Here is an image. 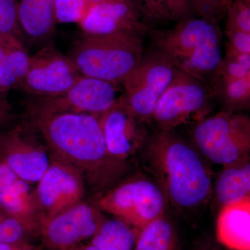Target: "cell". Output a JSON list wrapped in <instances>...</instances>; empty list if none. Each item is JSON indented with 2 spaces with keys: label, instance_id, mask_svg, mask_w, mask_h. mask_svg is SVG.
I'll use <instances>...</instances> for the list:
<instances>
[{
  "label": "cell",
  "instance_id": "cell-37",
  "mask_svg": "<svg viewBox=\"0 0 250 250\" xmlns=\"http://www.w3.org/2000/svg\"><path fill=\"white\" fill-rule=\"evenodd\" d=\"M5 55H6V49L0 43V61L4 58Z\"/></svg>",
  "mask_w": 250,
  "mask_h": 250
},
{
  "label": "cell",
  "instance_id": "cell-3",
  "mask_svg": "<svg viewBox=\"0 0 250 250\" xmlns=\"http://www.w3.org/2000/svg\"><path fill=\"white\" fill-rule=\"evenodd\" d=\"M152 34L159 52L177 70L199 80L214 75L223 59L216 22L190 17L178 22L173 29Z\"/></svg>",
  "mask_w": 250,
  "mask_h": 250
},
{
  "label": "cell",
  "instance_id": "cell-26",
  "mask_svg": "<svg viewBox=\"0 0 250 250\" xmlns=\"http://www.w3.org/2000/svg\"><path fill=\"white\" fill-rule=\"evenodd\" d=\"M56 24H80L90 6L87 0H54Z\"/></svg>",
  "mask_w": 250,
  "mask_h": 250
},
{
  "label": "cell",
  "instance_id": "cell-18",
  "mask_svg": "<svg viewBox=\"0 0 250 250\" xmlns=\"http://www.w3.org/2000/svg\"><path fill=\"white\" fill-rule=\"evenodd\" d=\"M54 0H18V19L23 36L36 42L51 37L55 29Z\"/></svg>",
  "mask_w": 250,
  "mask_h": 250
},
{
  "label": "cell",
  "instance_id": "cell-25",
  "mask_svg": "<svg viewBox=\"0 0 250 250\" xmlns=\"http://www.w3.org/2000/svg\"><path fill=\"white\" fill-rule=\"evenodd\" d=\"M215 90L229 108L243 107L250 103V76L239 80L218 82Z\"/></svg>",
  "mask_w": 250,
  "mask_h": 250
},
{
  "label": "cell",
  "instance_id": "cell-7",
  "mask_svg": "<svg viewBox=\"0 0 250 250\" xmlns=\"http://www.w3.org/2000/svg\"><path fill=\"white\" fill-rule=\"evenodd\" d=\"M100 210L115 215L141 231L164 215L165 198L162 190L146 179L117 186L97 202Z\"/></svg>",
  "mask_w": 250,
  "mask_h": 250
},
{
  "label": "cell",
  "instance_id": "cell-20",
  "mask_svg": "<svg viewBox=\"0 0 250 250\" xmlns=\"http://www.w3.org/2000/svg\"><path fill=\"white\" fill-rule=\"evenodd\" d=\"M139 232L121 219H105L90 244L99 250H134Z\"/></svg>",
  "mask_w": 250,
  "mask_h": 250
},
{
  "label": "cell",
  "instance_id": "cell-41",
  "mask_svg": "<svg viewBox=\"0 0 250 250\" xmlns=\"http://www.w3.org/2000/svg\"><path fill=\"white\" fill-rule=\"evenodd\" d=\"M79 246L75 247V248H70V249L62 250H80L79 249Z\"/></svg>",
  "mask_w": 250,
  "mask_h": 250
},
{
  "label": "cell",
  "instance_id": "cell-24",
  "mask_svg": "<svg viewBox=\"0 0 250 250\" xmlns=\"http://www.w3.org/2000/svg\"><path fill=\"white\" fill-rule=\"evenodd\" d=\"M250 76V54L239 53L226 49L214 77L217 82L239 80Z\"/></svg>",
  "mask_w": 250,
  "mask_h": 250
},
{
  "label": "cell",
  "instance_id": "cell-4",
  "mask_svg": "<svg viewBox=\"0 0 250 250\" xmlns=\"http://www.w3.org/2000/svg\"><path fill=\"white\" fill-rule=\"evenodd\" d=\"M142 36L133 32L101 36L83 34L75 41L68 57L82 76L119 83L142 59Z\"/></svg>",
  "mask_w": 250,
  "mask_h": 250
},
{
  "label": "cell",
  "instance_id": "cell-29",
  "mask_svg": "<svg viewBox=\"0 0 250 250\" xmlns=\"http://www.w3.org/2000/svg\"><path fill=\"white\" fill-rule=\"evenodd\" d=\"M192 12L197 17L216 22L224 9L220 0H190Z\"/></svg>",
  "mask_w": 250,
  "mask_h": 250
},
{
  "label": "cell",
  "instance_id": "cell-39",
  "mask_svg": "<svg viewBox=\"0 0 250 250\" xmlns=\"http://www.w3.org/2000/svg\"><path fill=\"white\" fill-rule=\"evenodd\" d=\"M220 1H221L222 5H223L224 9H225L227 5H228V3L231 1V0H220Z\"/></svg>",
  "mask_w": 250,
  "mask_h": 250
},
{
  "label": "cell",
  "instance_id": "cell-10",
  "mask_svg": "<svg viewBox=\"0 0 250 250\" xmlns=\"http://www.w3.org/2000/svg\"><path fill=\"white\" fill-rule=\"evenodd\" d=\"M101 211L98 206L82 201L47 219L39 229L42 246L49 250H66L91 239L104 221Z\"/></svg>",
  "mask_w": 250,
  "mask_h": 250
},
{
  "label": "cell",
  "instance_id": "cell-8",
  "mask_svg": "<svg viewBox=\"0 0 250 250\" xmlns=\"http://www.w3.org/2000/svg\"><path fill=\"white\" fill-rule=\"evenodd\" d=\"M120 98L115 83L82 76L65 93L48 98L34 97L27 107L31 116L77 113L100 117L115 106Z\"/></svg>",
  "mask_w": 250,
  "mask_h": 250
},
{
  "label": "cell",
  "instance_id": "cell-13",
  "mask_svg": "<svg viewBox=\"0 0 250 250\" xmlns=\"http://www.w3.org/2000/svg\"><path fill=\"white\" fill-rule=\"evenodd\" d=\"M147 20L139 0H103L90 8L79 25L88 35L144 34L149 31Z\"/></svg>",
  "mask_w": 250,
  "mask_h": 250
},
{
  "label": "cell",
  "instance_id": "cell-5",
  "mask_svg": "<svg viewBox=\"0 0 250 250\" xmlns=\"http://www.w3.org/2000/svg\"><path fill=\"white\" fill-rule=\"evenodd\" d=\"M199 150L210 161L228 166L249 156L250 118L223 111L202 120L193 131Z\"/></svg>",
  "mask_w": 250,
  "mask_h": 250
},
{
  "label": "cell",
  "instance_id": "cell-16",
  "mask_svg": "<svg viewBox=\"0 0 250 250\" xmlns=\"http://www.w3.org/2000/svg\"><path fill=\"white\" fill-rule=\"evenodd\" d=\"M0 210L21 222L34 234L39 236L45 217L36 188L18 178L0 195Z\"/></svg>",
  "mask_w": 250,
  "mask_h": 250
},
{
  "label": "cell",
  "instance_id": "cell-21",
  "mask_svg": "<svg viewBox=\"0 0 250 250\" xmlns=\"http://www.w3.org/2000/svg\"><path fill=\"white\" fill-rule=\"evenodd\" d=\"M6 55L0 61V89L4 93L20 88L29 69L30 57L22 44L5 47Z\"/></svg>",
  "mask_w": 250,
  "mask_h": 250
},
{
  "label": "cell",
  "instance_id": "cell-12",
  "mask_svg": "<svg viewBox=\"0 0 250 250\" xmlns=\"http://www.w3.org/2000/svg\"><path fill=\"white\" fill-rule=\"evenodd\" d=\"M36 185L44 221L83 201L86 186L76 169L52 154L48 168Z\"/></svg>",
  "mask_w": 250,
  "mask_h": 250
},
{
  "label": "cell",
  "instance_id": "cell-17",
  "mask_svg": "<svg viewBox=\"0 0 250 250\" xmlns=\"http://www.w3.org/2000/svg\"><path fill=\"white\" fill-rule=\"evenodd\" d=\"M217 239L231 250H250V197L223 206L216 223Z\"/></svg>",
  "mask_w": 250,
  "mask_h": 250
},
{
  "label": "cell",
  "instance_id": "cell-1",
  "mask_svg": "<svg viewBox=\"0 0 250 250\" xmlns=\"http://www.w3.org/2000/svg\"><path fill=\"white\" fill-rule=\"evenodd\" d=\"M31 117L50 154L76 169L90 188L110 189L126 173V161L108 151L99 117L77 113Z\"/></svg>",
  "mask_w": 250,
  "mask_h": 250
},
{
  "label": "cell",
  "instance_id": "cell-33",
  "mask_svg": "<svg viewBox=\"0 0 250 250\" xmlns=\"http://www.w3.org/2000/svg\"><path fill=\"white\" fill-rule=\"evenodd\" d=\"M14 119V116L7 100L0 99V129L9 126Z\"/></svg>",
  "mask_w": 250,
  "mask_h": 250
},
{
  "label": "cell",
  "instance_id": "cell-23",
  "mask_svg": "<svg viewBox=\"0 0 250 250\" xmlns=\"http://www.w3.org/2000/svg\"><path fill=\"white\" fill-rule=\"evenodd\" d=\"M18 6V0H0V43L4 47L23 44Z\"/></svg>",
  "mask_w": 250,
  "mask_h": 250
},
{
  "label": "cell",
  "instance_id": "cell-35",
  "mask_svg": "<svg viewBox=\"0 0 250 250\" xmlns=\"http://www.w3.org/2000/svg\"><path fill=\"white\" fill-rule=\"evenodd\" d=\"M195 250H222L221 248L211 242H207L197 247Z\"/></svg>",
  "mask_w": 250,
  "mask_h": 250
},
{
  "label": "cell",
  "instance_id": "cell-15",
  "mask_svg": "<svg viewBox=\"0 0 250 250\" xmlns=\"http://www.w3.org/2000/svg\"><path fill=\"white\" fill-rule=\"evenodd\" d=\"M99 121L108 151L119 160L126 161L147 140L146 122L136 116L121 98L111 109L99 117Z\"/></svg>",
  "mask_w": 250,
  "mask_h": 250
},
{
  "label": "cell",
  "instance_id": "cell-11",
  "mask_svg": "<svg viewBox=\"0 0 250 250\" xmlns=\"http://www.w3.org/2000/svg\"><path fill=\"white\" fill-rule=\"evenodd\" d=\"M82 76L68 56L47 46L30 57L29 69L20 88L34 97L59 96Z\"/></svg>",
  "mask_w": 250,
  "mask_h": 250
},
{
  "label": "cell",
  "instance_id": "cell-27",
  "mask_svg": "<svg viewBox=\"0 0 250 250\" xmlns=\"http://www.w3.org/2000/svg\"><path fill=\"white\" fill-rule=\"evenodd\" d=\"M227 11L226 30H236L250 34V0H231Z\"/></svg>",
  "mask_w": 250,
  "mask_h": 250
},
{
  "label": "cell",
  "instance_id": "cell-9",
  "mask_svg": "<svg viewBox=\"0 0 250 250\" xmlns=\"http://www.w3.org/2000/svg\"><path fill=\"white\" fill-rule=\"evenodd\" d=\"M209 97V90L204 81L177 69L158 103L152 120L162 131H170L203 113Z\"/></svg>",
  "mask_w": 250,
  "mask_h": 250
},
{
  "label": "cell",
  "instance_id": "cell-6",
  "mask_svg": "<svg viewBox=\"0 0 250 250\" xmlns=\"http://www.w3.org/2000/svg\"><path fill=\"white\" fill-rule=\"evenodd\" d=\"M176 72L172 62L158 50L143 56L123 82L125 93L122 100L136 116L147 123L152 120L158 103Z\"/></svg>",
  "mask_w": 250,
  "mask_h": 250
},
{
  "label": "cell",
  "instance_id": "cell-32",
  "mask_svg": "<svg viewBox=\"0 0 250 250\" xmlns=\"http://www.w3.org/2000/svg\"><path fill=\"white\" fill-rule=\"evenodd\" d=\"M167 11L174 21L180 22L191 17L190 0H164Z\"/></svg>",
  "mask_w": 250,
  "mask_h": 250
},
{
  "label": "cell",
  "instance_id": "cell-30",
  "mask_svg": "<svg viewBox=\"0 0 250 250\" xmlns=\"http://www.w3.org/2000/svg\"><path fill=\"white\" fill-rule=\"evenodd\" d=\"M147 19L156 22L166 23L173 21L164 0H139Z\"/></svg>",
  "mask_w": 250,
  "mask_h": 250
},
{
  "label": "cell",
  "instance_id": "cell-14",
  "mask_svg": "<svg viewBox=\"0 0 250 250\" xmlns=\"http://www.w3.org/2000/svg\"><path fill=\"white\" fill-rule=\"evenodd\" d=\"M47 147L29 139L20 127L0 134V159L20 179L37 184L49 167Z\"/></svg>",
  "mask_w": 250,
  "mask_h": 250
},
{
  "label": "cell",
  "instance_id": "cell-31",
  "mask_svg": "<svg viewBox=\"0 0 250 250\" xmlns=\"http://www.w3.org/2000/svg\"><path fill=\"white\" fill-rule=\"evenodd\" d=\"M228 41L226 49L250 54V34L236 30H225Z\"/></svg>",
  "mask_w": 250,
  "mask_h": 250
},
{
  "label": "cell",
  "instance_id": "cell-38",
  "mask_svg": "<svg viewBox=\"0 0 250 250\" xmlns=\"http://www.w3.org/2000/svg\"><path fill=\"white\" fill-rule=\"evenodd\" d=\"M88 1V4H90V7L93 5L98 4L99 2H101L103 0H87Z\"/></svg>",
  "mask_w": 250,
  "mask_h": 250
},
{
  "label": "cell",
  "instance_id": "cell-40",
  "mask_svg": "<svg viewBox=\"0 0 250 250\" xmlns=\"http://www.w3.org/2000/svg\"><path fill=\"white\" fill-rule=\"evenodd\" d=\"M6 93H4L3 90L0 89V99H3V100H6Z\"/></svg>",
  "mask_w": 250,
  "mask_h": 250
},
{
  "label": "cell",
  "instance_id": "cell-28",
  "mask_svg": "<svg viewBox=\"0 0 250 250\" xmlns=\"http://www.w3.org/2000/svg\"><path fill=\"white\" fill-rule=\"evenodd\" d=\"M32 233L21 222L0 210V245L30 241Z\"/></svg>",
  "mask_w": 250,
  "mask_h": 250
},
{
  "label": "cell",
  "instance_id": "cell-22",
  "mask_svg": "<svg viewBox=\"0 0 250 250\" xmlns=\"http://www.w3.org/2000/svg\"><path fill=\"white\" fill-rule=\"evenodd\" d=\"M134 250H178L175 230L164 215L143 228Z\"/></svg>",
  "mask_w": 250,
  "mask_h": 250
},
{
  "label": "cell",
  "instance_id": "cell-42",
  "mask_svg": "<svg viewBox=\"0 0 250 250\" xmlns=\"http://www.w3.org/2000/svg\"><path fill=\"white\" fill-rule=\"evenodd\" d=\"M0 161H1V159H0Z\"/></svg>",
  "mask_w": 250,
  "mask_h": 250
},
{
  "label": "cell",
  "instance_id": "cell-2",
  "mask_svg": "<svg viewBox=\"0 0 250 250\" xmlns=\"http://www.w3.org/2000/svg\"><path fill=\"white\" fill-rule=\"evenodd\" d=\"M148 156L163 192L174 205H201L211 193L210 173L198 153L183 140L162 131L149 143Z\"/></svg>",
  "mask_w": 250,
  "mask_h": 250
},
{
  "label": "cell",
  "instance_id": "cell-36",
  "mask_svg": "<svg viewBox=\"0 0 250 250\" xmlns=\"http://www.w3.org/2000/svg\"><path fill=\"white\" fill-rule=\"evenodd\" d=\"M79 249L80 250H99L98 248H95V246H93L90 243L88 246H79Z\"/></svg>",
  "mask_w": 250,
  "mask_h": 250
},
{
  "label": "cell",
  "instance_id": "cell-34",
  "mask_svg": "<svg viewBox=\"0 0 250 250\" xmlns=\"http://www.w3.org/2000/svg\"><path fill=\"white\" fill-rule=\"evenodd\" d=\"M0 250H43V246H35L30 241L16 242L0 245Z\"/></svg>",
  "mask_w": 250,
  "mask_h": 250
},
{
  "label": "cell",
  "instance_id": "cell-19",
  "mask_svg": "<svg viewBox=\"0 0 250 250\" xmlns=\"http://www.w3.org/2000/svg\"><path fill=\"white\" fill-rule=\"evenodd\" d=\"M215 189L217 199L223 206L233 205L250 197L249 156L225 166Z\"/></svg>",
  "mask_w": 250,
  "mask_h": 250
}]
</instances>
